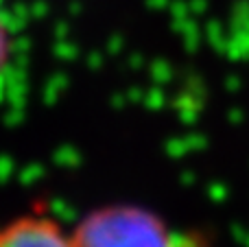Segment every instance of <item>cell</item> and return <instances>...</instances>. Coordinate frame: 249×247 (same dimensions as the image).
<instances>
[{
    "instance_id": "cell-1",
    "label": "cell",
    "mask_w": 249,
    "mask_h": 247,
    "mask_svg": "<svg viewBox=\"0 0 249 247\" xmlns=\"http://www.w3.org/2000/svg\"><path fill=\"white\" fill-rule=\"evenodd\" d=\"M72 247H177L179 239L155 214L138 208H107L90 214L70 236Z\"/></svg>"
},
{
    "instance_id": "cell-3",
    "label": "cell",
    "mask_w": 249,
    "mask_h": 247,
    "mask_svg": "<svg viewBox=\"0 0 249 247\" xmlns=\"http://www.w3.org/2000/svg\"><path fill=\"white\" fill-rule=\"evenodd\" d=\"M7 61V33H4V26L0 24V68Z\"/></svg>"
},
{
    "instance_id": "cell-2",
    "label": "cell",
    "mask_w": 249,
    "mask_h": 247,
    "mask_svg": "<svg viewBox=\"0 0 249 247\" xmlns=\"http://www.w3.org/2000/svg\"><path fill=\"white\" fill-rule=\"evenodd\" d=\"M0 247H72V241L51 219L24 217L0 230Z\"/></svg>"
},
{
    "instance_id": "cell-4",
    "label": "cell",
    "mask_w": 249,
    "mask_h": 247,
    "mask_svg": "<svg viewBox=\"0 0 249 247\" xmlns=\"http://www.w3.org/2000/svg\"><path fill=\"white\" fill-rule=\"evenodd\" d=\"M177 247H206V245H199L197 241H188V239H179V245Z\"/></svg>"
}]
</instances>
